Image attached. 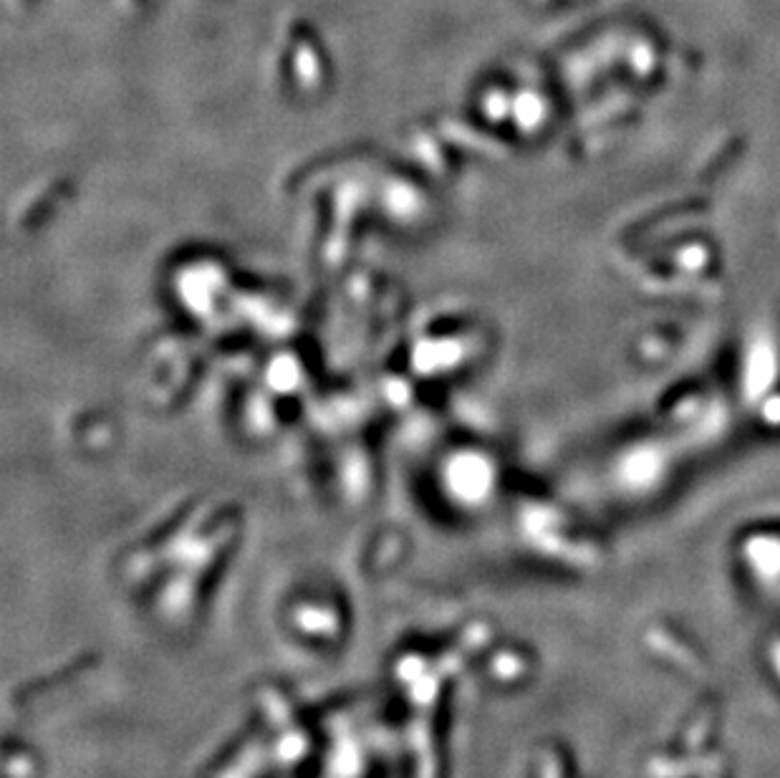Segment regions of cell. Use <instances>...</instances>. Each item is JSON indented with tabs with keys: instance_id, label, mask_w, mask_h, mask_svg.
I'll list each match as a JSON object with an SVG mask.
<instances>
[{
	"instance_id": "1",
	"label": "cell",
	"mask_w": 780,
	"mask_h": 778,
	"mask_svg": "<svg viewBox=\"0 0 780 778\" xmlns=\"http://www.w3.org/2000/svg\"><path fill=\"white\" fill-rule=\"evenodd\" d=\"M647 642L659 652V655H664L667 660H672L674 665L682 667V670L692 672V675H697V677H707L705 665L697 660L695 652L687 650L682 642H677L672 635L662 632V629H652V632L647 635Z\"/></svg>"
},
{
	"instance_id": "2",
	"label": "cell",
	"mask_w": 780,
	"mask_h": 778,
	"mask_svg": "<svg viewBox=\"0 0 780 778\" xmlns=\"http://www.w3.org/2000/svg\"><path fill=\"white\" fill-rule=\"evenodd\" d=\"M722 771L720 756H695L687 761H654L652 773L657 778H682L695 773H717Z\"/></svg>"
},
{
	"instance_id": "3",
	"label": "cell",
	"mask_w": 780,
	"mask_h": 778,
	"mask_svg": "<svg viewBox=\"0 0 780 778\" xmlns=\"http://www.w3.org/2000/svg\"><path fill=\"white\" fill-rule=\"evenodd\" d=\"M710 723H712V713H705L700 720H697L695 725H692V733L687 736V746L690 748H700L702 741L707 738V733H710Z\"/></svg>"
},
{
	"instance_id": "4",
	"label": "cell",
	"mask_w": 780,
	"mask_h": 778,
	"mask_svg": "<svg viewBox=\"0 0 780 778\" xmlns=\"http://www.w3.org/2000/svg\"><path fill=\"white\" fill-rule=\"evenodd\" d=\"M770 657H773V665L780 675V640H775L773 647H770Z\"/></svg>"
}]
</instances>
